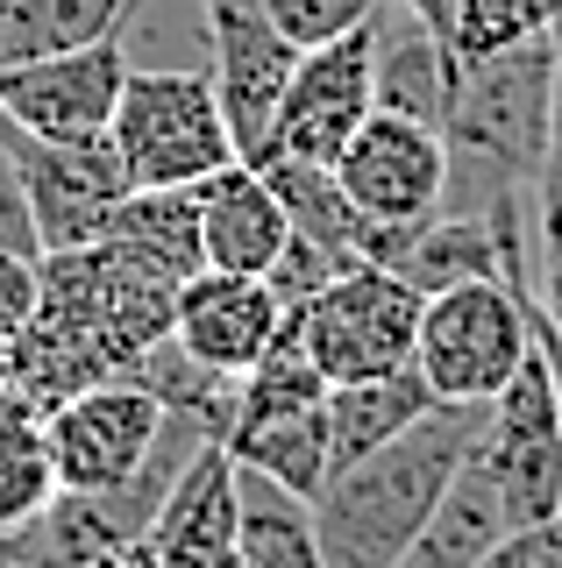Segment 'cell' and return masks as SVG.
Wrapping results in <instances>:
<instances>
[{
    "label": "cell",
    "mask_w": 562,
    "mask_h": 568,
    "mask_svg": "<svg viewBox=\"0 0 562 568\" xmlns=\"http://www.w3.org/2000/svg\"><path fill=\"white\" fill-rule=\"evenodd\" d=\"M257 8L271 14V29L285 36L292 50H321V43H335V36L371 29L392 0H257Z\"/></svg>",
    "instance_id": "obj_27"
},
{
    "label": "cell",
    "mask_w": 562,
    "mask_h": 568,
    "mask_svg": "<svg viewBox=\"0 0 562 568\" xmlns=\"http://www.w3.org/2000/svg\"><path fill=\"white\" fill-rule=\"evenodd\" d=\"M484 405H434L407 434H392L384 448L342 462L313 497V540H321L328 568H392L407 555V540L428 526V511L442 505L455 469L478 448Z\"/></svg>",
    "instance_id": "obj_2"
},
{
    "label": "cell",
    "mask_w": 562,
    "mask_h": 568,
    "mask_svg": "<svg viewBox=\"0 0 562 568\" xmlns=\"http://www.w3.org/2000/svg\"><path fill=\"white\" fill-rule=\"evenodd\" d=\"M93 568H179V561H171V555H164V547H157V540H150V532H136V540H121V547H114V555H100Z\"/></svg>",
    "instance_id": "obj_33"
},
{
    "label": "cell",
    "mask_w": 562,
    "mask_h": 568,
    "mask_svg": "<svg viewBox=\"0 0 562 568\" xmlns=\"http://www.w3.org/2000/svg\"><path fill=\"white\" fill-rule=\"evenodd\" d=\"M335 178H342L349 206H357L371 227H407V221H428V213L449 206L455 156H449V135L442 129L378 106V114L342 142Z\"/></svg>",
    "instance_id": "obj_8"
},
{
    "label": "cell",
    "mask_w": 562,
    "mask_h": 568,
    "mask_svg": "<svg viewBox=\"0 0 562 568\" xmlns=\"http://www.w3.org/2000/svg\"><path fill=\"white\" fill-rule=\"evenodd\" d=\"M242 568H328L321 540H313L307 497L263 484V476H250V469H242Z\"/></svg>",
    "instance_id": "obj_26"
},
{
    "label": "cell",
    "mask_w": 562,
    "mask_h": 568,
    "mask_svg": "<svg viewBox=\"0 0 562 568\" xmlns=\"http://www.w3.org/2000/svg\"><path fill=\"white\" fill-rule=\"evenodd\" d=\"M114 248V256H129L136 271H150L157 284H171L179 292L185 277L207 271V248H200V185H157L143 192L136 185L129 200L114 206L108 235H100Z\"/></svg>",
    "instance_id": "obj_17"
},
{
    "label": "cell",
    "mask_w": 562,
    "mask_h": 568,
    "mask_svg": "<svg viewBox=\"0 0 562 568\" xmlns=\"http://www.w3.org/2000/svg\"><path fill=\"white\" fill-rule=\"evenodd\" d=\"M434 390L428 377L407 363V369H392V377H371V384H328V440H335V469L342 462H357V455H371L384 448L392 434H407V426L420 413H434ZM328 469V476H335Z\"/></svg>",
    "instance_id": "obj_22"
},
{
    "label": "cell",
    "mask_w": 562,
    "mask_h": 568,
    "mask_svg": "<svg viewBox=\"0 0 562 568\" xmlns=\"http://www.w3.org/2000/svg\"><path fill=\"white\" fill-rule=\"evenodd\" d=\"M549 43H555V85H549V150H541V178H534L541 192L562 185V29H549Z\"/></svg>",
    "instance_id": "obj_32"
},
{
    "label": "cell",
    "mask_w": 562,
    "mask_h": 568,
    "mask_svg": "<svg viewBox=\"0 0 562 568\" xmlns=\"http://www.w3.org/2000/svg\"><path fill=\"white\" fill-rule=\"evenodd\" d=\"M0 248H14V256H43V248H37V221H29V192H22V171H14L8 142H0Z\"/></svg>",
    "instance_id": "obj_29"
},
{
    "label": "cell",
    "mask_w": 562,
    "mask_h": 568,
    "mask_svg": "<svg viewBox=\"0 0 562 568\" xmlns=\"http://www.w3.org/2000/svg\"><path fill=\"white\" fill-rule=\"evenodd\" d=\"M171 284L136 271L108 242L50 248L37 256V313L8 342V384L37 413L64 405L72 390L129 377V363L171 334Z\"/></svg>",
    "instance_id": "obj_1"
},
{
    "label": "cell",
    "mask_w": 562,
    "mask_h": 568,
    "mask_svg": "<svg viewBox=\"0 0 562 568\" xmlns=\"http://www.w3.org/2000/svg\"><path fill=\"white\" fill-rule=\"evenodd\" d=\"M478 568H562V511H549L534 526H513Z\"/></svg>",
    "instance_id": "obj_28"
},
{
    "label": "cell",
    "mask_w": 562,
    "mask_h": 568,
    "mask_svg": "<svg viewBox=\"0 0 562 568\" xmlns=\"http://www.w3.org/2000/svg\"><path fill=\"white\" fill-rule=\"evenodd\" d=\"M526 313H534V298H526ZM534 355L549 363V384H555V413H562V334L549 327V320L534 313Z\"/></svg>",
    "instance_id": "obj_34"
},
{
    "label": "cell",
    "mask_w": 562,
    "mask_h": 568,
    "mask_svg": "<svg viewBox=\"0 0 562 568\" xmlns=\"http://www.w3.org/2000/svg\"><path fill=\"white\" fill-rule=\"evenodd\" d=\"M121 79H129L121 36L86 43V50H58V58L0 64V121H14V129H29V135H58V142L108 135Z\"/></svg>",
    "instance_id": "obj_13"
},
{
    "label": "cell",
    "mask_w": 562,
    "mask_h": 568,
    "mask_svg": "<svg viewBox=\"0 0 562 568\" xmlns=\"http://www.w3.org/2000/svg\"><path fill=\"white\" fill-rule=\"evenodd\" d=\"M150 540L179 568H242V469L228 440H200L171 476Z\"/></svg>",
    "instance_id": "obj_15"
},
{
    "label": "cell",
    "mask_w": 562,
    "mask_h": 568,
    "mask_svg": "<svg viewBox=\"0 0 562 568\" xmlns=\"http://www.w3.org/2000/svg\"><path fill=\"white\" fill-rule=\"evenodd\" d=\"M108 142H114L121 171H129V185H143V192L207 185L214 171L242 164L207 71H136L129 64L114 121H108Z\"/></svg>",
    "instance_id": "obj_5"
},
{
    "label": "cell",
    "mask_w": 562,
    "mask_h": 568,
    "mask_svg": "<svg viewBox=\"0 0 562 568\" xmlns=\"http://www.w3.org/2000/svg\"><path fill=\"white\" fill-rule=\"evenodd\" d=\"M263 178H271L278 206H285L292 235L313 242V248H335L342 263H363L371 256V221H363L357 206H349L342 178L335 164H300V156H263L257 164Z\"/></svg>",
    "instance_id": "obj_21"
},
{
    "label": "cell",
    "mask_w": 562,
    "mask_h": 568,
    "mask_svg": "<svg viewBox=\"0 0 562 568\" xmlns=\"http://www.w3.org/2000/svg\"><path fill=\"white\" fill-rule=\"evenodd\" d=\"M399 8H407V14H420V22H428L434 36H442V43H449V22H455V0H399Z\"/></svg>",
    "instance_id": "obj_35"
},
{
    "label": "cell",
    "mask_w": 562,
    "mask_h": 568,
    "mask_svg": "<svg viewBox=\"0 0 562 568\" xmlns=\"http://www.w3.org/2000/svg\"><path fill=\"white\" fill-rule=\"evenodd\" d=\"M534 313L562 334V221H541V271H534Z\"/></svg>",
    "instance_id": "obj_31"
},
{
    "label": "cell",
    "mask_w": 562,
    "mask_h": 568,
    "mask_svg": "<svg viewBox=\"0 0 562 568\" xmlns=\"http://www.w3.org/2000/svg\"><path fill=\"white\" fill-rule=\"evenodd\" d=\"M228 455L242 462L263 484L292 490V497H321L328 469H335V440H328V398L321 405H300V413H278V419H257L242 434H228Z\"/></svg>",
    "instance_id": "obj_20"
},
{
    "label": "cell",
    "mask_w": 562,
    "mask_h": 568,
    "mask_svg": "<svg viewBox=\"0 0 562 568\" xmlns=\"http://www.w3.org/2000/svg\"><path fill=\"white\" fill-rule=\"evenodd\" d=\"M526 292H534V277H470L420 306L413 369L442 405H491L505 377L526 363V348H534Z\"/></svg>",
    "instance_id": "obj_4"
},
{
    "label": "cell",
    "mask_w": 562,
    "mask_h": 568,
    "mask_svg": "<svg viewBox=\"0 0 562 568\" xmlns=\"http://www.w3.org/2000/svg\"><path fill=\"white\" fill-rule=\"evenodd\" d=\"M292 221L278 206L271 178L257 164H228L200 185V248L207 271H235V277H271V263L285 256Z\"/></svg>",
    "instance_id": "obj_16"
},
{
    "label": "cell",
    "mask_w": 562,
    "mask_h": 568,
    "mask_svg": "<svg viewBox=\"0 0 562 568\" xmlns=\"http://www.w3.org/2000/svg\"><path fill=\"white\" fill-rule=\"evenodd\" d=\"M0 142H8L14 171H22L29 192V221H37V248H93L108 235L114 206L129 200V171H121L108 135L86 142H58V135H29L14 121H0Z\"/></svg>",
    "instance_id": "obj_7"
},
{
    "label": "cell",
    "mask_w": 562,
    "mask_h": 568,
    "mask_svg": "<svg viewBox=\"0 0 562 568\" xmlns=\"http://www.w3.org/2000/svg\"><path fill=\"white\" fill-rule=\"evenodd\" d=\"M50 497H58V469H50L43 413L14 384H0V532L37 519Z\"/></svg>",
    "instance_id": "obj_25"
},
{
    "label": "cell",
    "mask_w": 562,
    "mask_h": 568,
    "mask_svg": "<svg viewBox=\"0 0 562 568\" xmlns=\"http://www.w3.org/2000/svg\"><path fill=\"white\" fill-rule=\"evenodd\" d=\"M29 313H37V256H14V248H0V334H22Z\"/></svg>",
    "instance_id": "obj_30"
},
{
    "label": "cell",
    "mask_w": 562,
    "mask_h": 568,
    "mask_svg": "<svg viewBox=\"0 0 562 568\" xmlns=\"http://www.w3.org/2000/svg\"><path fill=\"white\" fill-rule=\"evenodd\" d=\"M478 462L491 469L513 526H534L562 511V413H555V384L549 363L526 348V363L505 377V390L484 405L478 426Z\"/></svg>",
    "instance_id": "obj_9"
},
{
    "label": "cell",
    "mask_w": 562,
    "mask_h": 568,
    "mask_svg": "<svg viewBox=\"0 0 562 568\" xmlns=\"http://www.w3.org/2000/svg\"><path fill=\"white\" fill-rule=\"evenodd\" d=\"M136 0H0V64L22 58H58L121 36Z\"/></svg>",
    "instance_id": "obj_23"
},
{
    "label": "cell",
    "mask_w": 562,
    "mask_h": 568,
    "mask_svg": "<svg viewBox=\"0 0 562 568\" xmlns=\"http://www.w3.org/2000/svg\"><path fill=\"white\" fill-rule=\"evenodd\" d=\"M129 384H143L171 419L200 426L207 440H228V419H235V377H228V369H207L200 355H185L171 334L129 363Z\"/></svg>",
    "instance_id": "obj_24"
},
{
    "label": "cell",
    "mask_w": 562,
    "mask_h": 568,
    "mask_svg": "<svg viewBox=\"0 0 562 568\" xmlns=\"http://www.w3.org/2000/svg\"><path fill=\"white\" fill-rule=\"evenodd\" d=\"M207 36H214V100H221V121L235 135V156L242 164H263L271 150V121H278V100L292 85V64L300 50L271 29V14L257 0H207Z\"/></svg>",
    "instance_id": "obj_12"
},
{
    "label": "cell",
    "mask_w": 562,
    "mask_h": 568,
    "mask_svg": "<svg viewBox=\"0 0 562 568\" xmlns=\"http://www.w3.org/2000/svg\"><path fill=\"white\" fill-rule=\"evenodd\" d=\"M420 306H428V298L399 271H384V263H349V271L328 277L307 306H292V327H300V348L313 355V369H321L328 384H371V377H392V369L413 363Z\"/></svg>",
    "instance_id": "obj_6"
},
{
    "label": "cell",
    "mask_w": 562,
    "mask_h": 568,
    "mask_svg": "<svg viewBox=\"0 0 562 568\" xmlns=\"http://www.w3.org/2000/svg\"><path fill=\"white\" fill-rule=\"evenodd\" d=\"M285 320L292 313H285V298L271 292V277L200 271V277L179 284V298H171V342H179L185 355H200L207 369L242 377V369L278 342Z\"/></svg>",
    "instance_id": "obj_14"
},
{
    "label": "cell",
    "mask_w": 562,
    "mask_h": 568,
    "mask_svg": "<svg viewBox=\"0 0 562 568\" xmlns=\"http://www.w3.org/2000/svg\"><path fill=\"white\" fill-rule=\"evenodd\" d=\"M455 50L434 36L420 14L392 8L378 14V106L392 114H413L428 129H449V106H455Z\"/></svg>",
    "instance_id": "obj_18"
},
{
    "label": "cell",
    "mask_w": 562,
    "mask_h": 568,
    "mask_svg": "<svg viewBox=\"0 0 562 568\" xmlns=\"http://www.w3.org/2000/svg\"><path fill=\"white\" fill-rule=\"evenodd\" d=\"M371 114H378V22L357 29V36H335V43H321V50H300L263 156L335 164L342 142Z\"/></svg>",
    "instance_id": "obj_11"
},
{
    "label": "cell",
    "mask_w": 562,
    "mask_h": 568,
    "mask_svg": "<svg viewBox=\"0 0 562 568\" xmlns=\"http://www.w3.org/2000/svg\"><path fill=\"white\" fill-rule=\"evenodd\" d=\"M549 85H555V43L549 29L526 43L478 58L455 71V106H449V156L455 171H478V192L513 185L526 192L541 178V150H549Z\"/></svg>",
    "instance_id": "obj_3"
},
{
    "label": "cell",
    "mask_w": 562,
    "mask_h": 568,
    "mask_svg": "<svg viewBox=\"0 0 562 568\" xmlns=\"http://www.w3.org/2000/svg\"><path fill=\"white\" fill-rule=\"evenodd\" d=\"M164 419L171 413L129 377H108L93 390H72L64 405H50L43 440H50L58 490H114L129 476H143V462L164 440Z\"/></svg>",
    "instance_id": "obj_10"
},
{
    "label": "cell",
    "mask_w": 562,
    "mask_h": 568,
    "mask_svg": "<svg viewBox=\"0 0 562 568\" xmlns=\"http://www.w3.org/2000/svg\"><path fill=\"white\" fill-rule=\"evenodd\" d=\"M0 384H8V334H0Z\"/></svg>",
    "instance_id": "obj_36"
},
{
    "label": "cell",
    "mask_w": 562,
    "mask_h": 568,
    "mask_svg": "<svg viewBox=\"0 0 562 568\" xmlns=\"http://www.w3.org/2000/svg\"><path fill=\"white\" fill-rule=\"evenodd\" d=\"M505 532H513V511H505L491 469L478 462V448H470V462L455 469V484L442 490V505L428 511V526L407 540V555L392 568H478Z\"/></svg>",
    "instance_id": "obj_19"
}]
</instances>
